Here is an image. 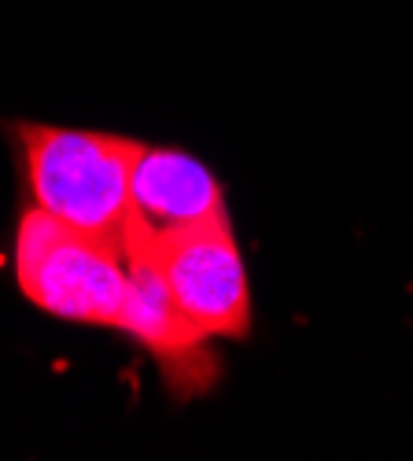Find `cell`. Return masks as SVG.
Segmentation results:
<instances>
[{
  "instance_id": "6da1fadb",
  "label": "cell",
  "mask_w": 413,
  "mask_h": 461,
  "mask_svg": "<svg viewBox=\"0 0 413 461\" xmlns=\"http://www.w3.org/2000/svg\"><path fill=\"white\" fill-rule=\"evenodd\" d=\"M22 163L33 203L74 233L122 244L130 221V181L140 144L115 133L22 126Z\"/></svg>"
},
{
  "instance_id": "7a4b0ae2",
  "label": "cell",
  "mask_w": 413,
  "mask_h": 461,
  "mask_svg": "<svg viewBox=\"0 0 413 461\" xmlns=\"http://www.w3.org/2000/svg\"><path fill=\"white\" fill-rule=\"evenodd\" d=\"M122 248H144L156 258L174 303L203 339H240L251 332V288L229 221L170 237H122Z\"/></svg>"
},
{
  "instance_id": "3957f363",
  "label": "cell",
  "mask_w": 413,
  "mask_h": 461,
  "mask_svg": "<svg viewBox=\"0 0 413 461\" xmlns=\"http://www.w3.org/2000/svg\"><path fill=\"white\" fill-rule=\"evenodd\" d=\"M19 288L45 314L119 329L130 288L126 248L67 229L41 262L19 274Z\"/></svg>"
},
{
  "instance_id": "277c9868",
  "label": "cell",
  "mask_w": 413,
  "mask_h": 461,
  "mask_svg": "<svg viewBox=\"0 0 413 461\" xmlns=\"http://www.w3.org/2000/svg\"><path fill=\"white\" fill-rule=\"evenodd\" d=\"M214 221H229L218 177L184 151L140 144L122 237H170Z\"/></svg>"
},
{
  "instance_id": "5b68a950",
  "label": "cell",
  "mask_w": 413,
  "mask_h": 461,
  "mask_svg": "<svg viewBox=\"0 0 413 461\" xmlns=\"http://www.w3.org/2000/svg\"><path fill=\"white\" fill-rule=\"evenodd\" d=\"M126 266H130V288L119 329L130 332L152 358H159L163 369H174V380H181L184 373L200 380L207 366V351H203L207 339L181 314L156 258L144 248H126Z\"/></svg>"
}]
</instances>
